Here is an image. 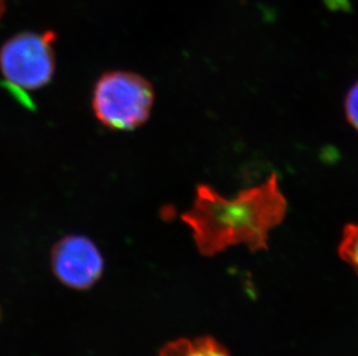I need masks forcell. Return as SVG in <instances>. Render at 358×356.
<instances>
[{
    "label": "cell",
    "mask_w": 358,
    "mask_h": 356,
    "mask_svg": "<svg viewBox=\"0 0 358 356\" xmlns=\"http://www.w3.org/2000/svg\"><path fill=\"white\" fill-rule=\"evenodd\" d=\"M287 207L278 175L273 174L234 198L199 185L193 206L183 213L182 220L192 229L202 255H215L239 244L259 251L267 249L269 232L283 221Z\"/></svg>",
    "instance_id": "cell-1"
},
{
    "label": "cell",
    "mask_w": 358,
    "mask_h": 356,
    "mask_svg": "<svg viewBox=\"0 0 358 356\" xmlns=\"http://www.w3.org/2000/svg\"><path fill=\"white\" fill-rule=\"evenodd\" d=\"M155 102L152 84L131 72L102 75L93 91L95 116L107 128L130 131L149 119Z\"/></svg>",
    "instance_id": "cell-2"
},
{
    "label": "cell",
    "mask_w": 358,
    "mask_h": 356,
    "mask_svg": "<svg viewBox=\"0 0 358 356\" xmlns=\"http://www.w3.org/2000/svg\"><path fill=\"white\" fill-rule=\"evenodd\" d=\"M56 36L47 33H21L6 40L0 50V71L14 93L38 91L55 72Z\"/></svg>",
    "instance_id": "cell-3"
},
{
    "label": "cell",
    "mask_w": 358,
    "mask_h": 356,
    "mask_svg": "<svg viewBox=\"0 0 358 356\" xmlns=\"http://www.w3.org/2000/svg\"><path fill=\"white\" fill-rule=\"evenodd\" d=\"M51 262L55 276L70 288H90L103 271L101 252L84 236L70 235L61 239L54 246Z\"/></svg>",
    "instance_id": "cell-4"
},
{
    "label": "cell",
    "mask_w": 358,
    "mask_h": 356,
    "mask_svg": "<svg viewBox=\"0 0 358 356\" xmlns=\"http://www.w3.org/2000/svg\"><path fill=\"white\" fill-rule=\"evenodd\" d=\"M159 356H229L227 350L210 336L179 339L162 348Z\"/></svg>",
    "instance_id": "cell-5"
},
{
    "label": "cell",
    "mask_w": 358,
    "mask_h": 356,
    "mask_svg": "<svg viewBox=\"0 0 358 356\" xmlns=\"http://www.w3.org/2000/svg\"><path fill=\"white\" fill-rule=\"evenodd\" d=\"M338 253L358 274V223H350L342 234Z\"/></svg>",
    "instance_id": "cell-6"
},
{
    "label": "cell",
    "mask_w": 358,
    "mask_h": 356,
    "mask_svg": "<svg viewBox=\"0 0 358 356\" xmlns=\"http://www.w3.org/2000/svg\"><path fill=\"white\" fill-rule=\"evenodd\" d=\"M345 116L348 121L358 131V81L356 82L345 98Z\"/></svg>",
    "instance_id": "cell-7"
},
{
    "label": "cell",
    "mask_w": 358,
    "mask_h": 356,
    "mask_svg": "<svg viewBox=\"0 0 358 356\" xmlns=\"http://www.w3.org/2000/svg\"><path fill=\"white\" fill-rule=\"evenodd\" d=\"M3 12H5V0H0V19L3 17Z\"/></svg>",
    "instance_id": "cell-8"
}]
</instances>
